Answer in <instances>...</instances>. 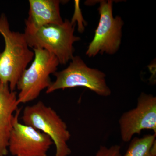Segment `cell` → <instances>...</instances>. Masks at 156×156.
Returning a JSON list of instances; mask_svg holds the SVG:
<instances>
[{"instance_id":"obj_4","label":"cell","mask_w":156,"mask_h":156,"mask_svg":"<svg viewBox=\"0 0 156 156\" xmlns=\"http://www.w3.org/2000/svg\"><path fill=\"white\" fill-rule=\"evenodd\" d=\"M53 75L56 80L47 89V94L77 87H85L102 97H108L112 93L107 83L106 74L87 66L80 56H74L67 68Z\"/></svg>"},{"instance_id":"obj_11","label":"cell","mask_w":156,"mask_h":156,"mask_svg":"<svg viewBox=\"0 0 156 156\" xmlns=\"http://www.w3.org/2000/svg\"><path fill=\"white\" fill-rule=\"evenodd\" d=\"M156 134L134 137L123 156H156Z\"/></svg>"},{"instance_id":"obj_2","label":"cell","mask_w":156,"mask_h":156,"mask_svg":"<svg viewBox=\"0 0 156 156\" xmlns=\"http://www.w3.org/2000/svg\"><path fill=\"white\" fill-rule=\"evenodd\" d=\"M25 25L23 34L29 48L47 50L56 56L59 64H66L74 57V43L80 40L74 35L76 23L65 19L61 24Z\"/></svg>"},{"instance_id":"obj_3","label":"cell","mask_w":156,"mask_h":156,"mask_svg":"<svg viewBox=\"0 0 156 156\" xmlns=\"http://www.w3.org/2000/svg\"><path fill=\"white\" fill-rule=\"evenodd\" d=\"M34 56L32 63L24 70L17 83L18 104L26 103L39 97L43 90L52 84L50 76L57 71L58 59L44 49H33Z\"/></svg>"},{"instance_id":"obj_1","label":"cell","mask_w":156,"mask_h":156,"mask_svg":"<svg viewBox=\"0 0 156 156\" xmlns=\"http://www.w3.org/2000/svg\"><path fill=\"white\" fill-rule=\"evenodd\" d=\"M0 34L5 43L4 50L0 52V82L9 84L14 91L23 72L33 60L34 53L29 49L23 33L11 30L4 14L0 16Z\"/></svg>"},{"instance_id":"obj_6","label":"cell","mask_w":156,"mask_h":156,"mask_svg":"<svg viewBox=\"0 0 156 156\" xmlns=\"http://www.w3.org/2000/svg\"><path fill=\"white\" fill-rule=\"evenodd\" d=\"M99 3V22L86 53L90 58L99 53L114 55L119 50L122 43L124 22L120 16L114 17L113 1L103 0Z\"/></svg>"},{"instance_id":"obj_7","label":"cell","mask_w":156,"mask_h":156,"mask_svg":"<svg viewBox=\"0 0 156 156\" xmlns=\"http://www.w3.org/2000/svg\"><path fill=\"white\" fill-rule=\"evenodd\" d=\"M121 138L123 142L131 141L135 134L144 130L156 134V97L141 92L135 108L124 112L119 121Z\"/></svg>"},{"instance_id":"obj_13","label":"cell","mask_w":156,"mask_h":156,"mask_svg":"<svg viewBox=\"0 0 156 156\" xmlns=\"http://www.w3.org/2000/svg\"><path fill=\"white\" fill-rule=\"evenodd\" d=\"M75 11L73 16L72 20V22L76 23V20H77L79 22V30L80 32H83L84 30V27L83 26V21H84L83 16H82V13L80 9V6H79V3L80 1H75Z\"/></svg>"},{"instance_id":"obj_8","label":"cell","mask_w":156,"mask_h":156,"mask_svg":"<svg viewBox=\"0 0 156 156\" xmlns=\"http://www.w3.org/2000/svg\"><path fill=\"white\" fill-rule=\"evenodd\" d=\"M21 110L15 114L9 140V151L14 156H48L53 142L46 134L31 126L19 122Z\"/></svg>"},{"instance_id":"obj_12","label":"cell","mask_w":156,"mask_h":156,"mask_svg":"<svg viewBox=\"0 0 156 156\" xmlns=\"http://www.w3.org/2000/svg\"><path fill=\"white\" fill-rule=\"evenodd\" d=\"M120 146L115 144L110 147L104 146H101L93 156H122Z\"/></svg>"},{"instance_id":"obj_10","label":"cell","mask_w":156,"mask_h":156,"mask_svg":"<svg viewBox=\"0 0 156 156\" xmlns=\"http://www.w3.org/2000/svg\"><path fill=\"white\" fill-rule=\"evenodd\" d=\"M28 17L25 23L35 27L63 23L60 14L59 0H29Z\"/></svg>"},{"instance_id":"obj_14","label":"cell","mask_w":156,"mask_h":156,"mask_svg":"<svg viewBox=\"0 0 156 156\" xmlns=\"http://www.w3.org/2000/svg\"></svg>"},{"instance_id":"obj_9","label":"cell","mask_w":156,"mask_h":156,"mask_svg":"<svg viewBox=\"0 0 156 156\" xmlns=\"http://www.w3.org/2000/svg\"><path fill=\"white\" fill-rule=\"evenodd\" d=\"M19 105L17 92L11 91L9 84L0 82V156L9 152V138Z\"/></svg>"},{"instance_id":"obj_5","label":"cell","mask_w":156,"mask_h":156,"mask_svg":"<svg viewBox=\"0 0 156 156\" xmlns=\"http://www.w3.org/2000/svg\"><path fill=\"white\" fill-rule=\"evenodd\" d=\"M23 124L46 134L56 147L55 156H68L71 150L68 145L71 134L66 123L51 107L39 101L26 106L23 112Z\"/></svg>"}]
</instances>
